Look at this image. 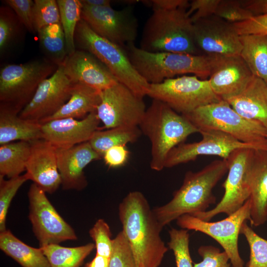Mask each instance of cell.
I'll use <instances>...</instances> for the list:
<instances>
[{"label":"cell","instance_id":"7bdbcfd3","mask_svg":"<svg viewBox=\"0 0 267 267\" xmlns=\"http://www.w3.org/2000/svg\"><path fill=\"white\" fill-rule=\"evenodd\" d=\"M220 0H193L189 2L187 13L192 22L215 14Z\"/></svg>","mask_w":267,"mask_h":267},{"label":"cell","instance_id":"f6af8a7d","mask_svg":"<svg viewBox=\"0 0 267 267\" xmlns=\"http://www.w3.org/2000/svg\"><path fill=\"white\" fill-rule=\"evenodd\" d=\"M239 35L245 34L267 35V13L233 24Z\"/></svg>","mask_w":267,"mask_h":267},{"label":"cell","instance_id":"5b68a950","mask_svg":"<svg viewBox=\"0 0 267 267\" xmlns=\"http://www.w3.org/2000/svg\"><path fill=\"white\" fill-rule=\"evenodd\" d=\"M138 73L149 84H157L179 75L192 74L207 80L210 74V56L176 52H151L134 43L124 47Z\"/></svg>","mask_w":267,"mask_h":267},{"label":"cell","instance_id":"d4e9b609","mask_svg":"<svg viewBox=\"0 0 267 267\" xmlns=\"http://www.w3.org/2000/svg\"><path fill=\"white\" fill-rule=\"evenodd\" d=\"M19 113L0 105V145L16 140L30 142L43 138L41 124L22 118Z\"/></svg>","mask_w":267,"mask_h":267},{"label":"cell","instance_id":"1f68e13d","mask_svg":"<svg viewBox=\"0 0 267 267\" xmlns=\"http://www.w3.org/2000/svg\"><path fill=\"white\" fill-rule=\"evenodd\" d=\"M40 45L49 61L58 66L67 56L64 33L60 23L45 26L37 32Z\"/></svg>","mask_w":267,"mask_h":267},{"label":"cell","instance_id":"4fadbf2b","mask_svg":"<svg viewBox=\"0 0 267 267\" xmlns=\"http://www.w3.org/2000/svg\"><path fill=\"white\" fill-rule=\"evenodd\" d=\"M28 196L29 219L40 247L77 239L74 229L59 214L45 192L35 183L30 185Z\"/></svg>","mask_w":267,"mask_h":267},{"label":"cell","instance_id":"c3c4849f","mask_svg":"<svg viewBox=\"0 0 267 267\" xmlns=\"http://www.w3.org/2000/svg\"><path fill=\"white\" fill-rule=\"evenodd\" d=\"M110 259L95 255L94 258L86 263L84 267H108Z\"/></svg>","mask_w":267,"mask_h":267},{"label":"cell","instance_id":"f35d334b","mask_svg":"<svg viewBox=\"0 0 267 267\" xmlns=\"http://www.w3.org/2000/svg\"><path fill=\"white\" fill-rule=\"evenodd\" d=\"M108 267H137L129 243L122 230L113 239Z\"/></svg>","mask_w":267,"mask_h":267},{"label":"cell","instance_id":"ee69618b","mask_svg":"<svg viewBox=\"0 0 267 267\" xmlns=\"http://www.w3.org/2000/svg\"><path fill=\"white\" fill-rule=\"evenodd\" d=\"M15 11L21 23L31 32H35L33 23V7L32 0H6L4 1Z\"/></svg>","mask_w":267,"mask_h":267},{"label":"cell","instance_id":"ffe728a7","mask_svg":"<svg viewBox=\"0 0 267 267\" xmlns=\"http://www.w3.org/2000/svg\"><path fill=\"white\" fill-rule=\"evenodd\" d=\"M65 74L74 83L101 91L118 83L109 68L91 53L76 49L62 64Z\"/></svg>","mask_w":267,"mask_h":267},{"label":"cell","instance_id":"ba28073f","mask_svg":"<svg viewBox=\"0 0 267 267\" xmlns=\"http://www.w3.org/2000/svg\"><path fill=\"white\" fill-rule=\"evenodd\" d=\"M57 67L45 60L4 66L0 71V105L20 113L30 101L40 84Z\"/></svg>","mask_w":267,"mask_h":267},{"label":"cell","instance_id":"60d3db41","mask_svg":"<svg viewBox=\"0 0 267 267\" xmlns=\"http://www.w3.org/2000/svg\"><path fill=\"white\" fill-rule=\"evenodd\" d=\"M202 261L194 264L193 267H232L229 257L224 252L211 245H202L198 249Z\"/></svg>","mask_w":267,"mask_h":267},{"label":"cell","instance_id":"ab89813d","mask_svg":"<svg viewBox=\"0 0 267 267\" xmlns=\"http://www.w3.org/2000/svg\"><path fill=\"white\" fill-rule=\"evenodd\" d=\"M215 15L232 24L247 20L254 16L242 6L240 0H220Z\"/></svg>","mask_w":267,"mask_h":267},{"label":"cell","instance_id":"d6986e66","mask_svg":"<svg viewBox=\"0 0 267 267\" xmlns=\"http://www.w3.org/2000/svg\"><path fill=\"white\" fill-rule=\"evenodd\" d=\"M96 111L82 119L63 118L41 124L43 138L57 149H66L88 142L99 129Z\"/></svg>","mask_w":267,"mask_h":267},{"label":"cell","instance_id":"5bb4252c","mask_svg":"<svg viewBox=\"0 0 267 267\" xmlns=\"http://www.w3.org/2000/svg\"><path fill=\"white\" fill-rule=\"evenodd\" d=\"M100 96L96 114L103 127L99 130L139 126L147 109L143 98L119 82L100 91Z\"/></svg>","mask_w":267,"mask_h":267},{"label":"cell","instance_id":"836d02e7","mask_svg":"<svg viewBox=\"0 0 267 267\" xmlns=\"http://www.w3.org/2000/svg\"><path fill=\"white\" fill-rule=\"evenodd\" d=\"M240 233L245 236L250 248L246 267H267V240L257 234L247 222L242 224Z\"/></svg>","mask_w":267,"mask_h":267},{"label":"cell","instance_id":"52a82bcc","mask_svg":"<svg viewBox=\"0 0 267 267\" xmlns=\"http://www.w3.org/2000/svg\"><path fill=\"white\" fill-rule=\"evenodd\" d=\"M75 42L80 49L99 59L119 83L136 95L141 98L147 95L150 84L135 69L124 48L97 35L83 19L77 25Z\"/></svg>","mask_w":267,"mask_h":267},{"label":"cell","instance_id":"d590c367","mask_svg":"<svg viewBox=\"0 0 267 267\" xmlns=\"http://www.w3.org/2000/svg\"><path fill=\"white\" fill-rule=\"evenodd\" d=\"M169 248L174 253L177 267H193L191 258L188 230L171 228L169 231Z\"/></svg>","mask_w":267,"mask_h":267},{"label":"cell","instance_id":"484cf974","mask_svg":"<svg viewBox=\"0 0 267 267\" xmlns=\"http://www.w3.org/2000/svg\"><path fill=\"white\" fill-rule=\"evenodd\" d=\"M100 92L82 84H74L69 100L54 115L40 123L58 119L85 118L96 111L100 102Z\"/></svg>","mask_w":267,"mask_h":267},{"label":"cell","instance_id":"ac0fdd59","mask_svg":"<svg viewBox=\"0 0 267 267\" xmlns=\"http://www.w3.org/2000/svg\"><path fill=\"white\" fill-rule=\"evenodd\" d=\"M210 56L208 81L213 91L222 99L239 94L254 76L240 54Z\"/></svg>","mask_w":267,"mask_h":267},{"label":"cell","instance_id":"681fc988","mask_svg":"<svg viewBox=\"0 0 267 267\" xmlns=\"http://www.w3.org/2000/svg\"><path fill=\"white\" fill-rule=\"evenodd\" d=\"M81 2L90 6H105L111 5L110 0H81Z\"/></svg>","mask_w":267,"mask_h":267},{"label":"cell","instance_id":"b9f144b4","mask_svg":"<svg viewBox=\"0 0 267 267\" xmlns=\"http://www.w3.org/2000/svg\"><path fill=\"white\" fill-rule=\"evenodd\" d=\"M13 15L4 9H0V50L1 53L11 44L16 31V23Z\"/></svg>","mask_w":267,"mask_h":267},{"label":"cell","instance_id":"83f0119b","mask_svg":"<svg viewBox=\"0 0 267 267\" xmlns=\"http://www.w3.org/2000/svg\"><path fill=\"white\" fill-rule=\"evenodd\" d=\"M240 40V55L253 75L267 84V35H242Z\"/></svg>","mask_w":267,"mask_h":267},{"label":"cell","instance_id":"4316f807","mask_svg":"<svg viewBox=\"0 0 267 267\" xmlns=\"http://www.w3.org/2000/svg\"><path fill=\"white\" fill-rule=\"evenodd\" d=\"M0 249L22 267H50L41 248L28 245L8 229L0 232Z\"/></svg>","mask_w":267,"mask_h":267},{"label":"cell","instance_id":"7a4b0ae2","mask_svg":"<svg viewBox=\"0 0 267 267\" xmlns=\"http://www.w3.org/2000/svg\"><path fill=\"white\" fill-rule=\"evenodd\" d=\"M228 172L226 159L216 160L202 170L186 173L183 183L167 204L153 209L162 228L185 215L207 211L216 198L213 189Z\"/></svg>","mask_w":267,"mask_h":267},{"label":"cell","instance_id":"9c48e42d","mask_svg":"<svg viewBox=\"0 0 267 267\" xmlns=\"http://www.w3.org/2000/svg\"><path fill=\"white\" fill-rule=\"evenodd\" d=\"M148 96L160 100L177 112L185 115L222 99L212 90L208 80L195 75L168 79L150 84Z\"/></svg>","mask_w":267,"mask_h":267},{"label":"cell","instance_id":"7dc6e473","mask_svg":"<svg viewBox=\"0 0 267 267\" xmlns=\"http://www.w3.org/2000/svg\"><path fill=\"white\" fill-rule=\"evenodd\" d=\"M140 1L151 6L153 10L161 9L166 10L178 9H188L190 2L187 0H141Z\"/></svg>","mask_w":267,"mask_h":267},{"label":"cell","instance_id":"e575fe53","mask_svg":"<svg viewBox=\"0 0 267 267\" xmlns=\"http://www.w3.org/2000/svg\"><path fill=\"white\" fill-rule=\"evenodd\" d=\"M28 180L26 173L8 180L0 176V232L6 229V216L10 203L19 188Z\"/></svg>","mask_w":267,"mask_h":267},{"label":"cell","instance_id":"277c9868","mask_svg":"<svg viewBox=\"0 0 267 267\" xmlns=\"http://www.w3.org/2000/svg\"><path fill=\"white\" fill-rule=\"evenodd\" d=\"M187 10H153L144 25L139 47L151 52L201 55L194 42L193 23Z\"/></svg>","mask_w":267,"mask_h":267},{"label":"cell","instance_id":"44dd1931","mask_svg":"<svg viewBox=\"0 0 267 267\" xmlns=\"http://www.w3.org/2000/svg\"><path fill=\"white\" fill-rule=\"evenodd\" d=\"M30 154L26 174L45 193L55 192L61 184L57 166L56 148L42 138L30 142Z\"/></svg>","mask_w":267,"mask_h":267},{"label":"cell","instance_id":"f546056e","mask_svg":"<svg viewBox=\"0 0 267 267\" xmlns=\"http://www.w3.org/2000/svg\"><path fill=\"white\" fill-rule=\"evenodd\" d=\"M31 151L30 142L18 141L0 145V176L9 178L26 171Z\"/></svg>","mask_w":267,"mask_h":267},{"label":"cell","instance_id":"603a6c76","mask_svg":"<svg viewBox=\"0 0 267 267\" xmlns=\"http://www.w3.org/2000/svg\"><path fill=\"white\" fill-rule=\"evenodd\" d=\"M248 183L251 202L250 222L259 226L267 221V151L254 150Z\"/></svg>","mask_w":267,"mask_h":267},{"label":"cell","instance_id":"2e32d148","mask_svg":"<svg viewBox=\"0 0 267 267\" xmlns=\"http://www.w3.org/2000/svg\"><path fill=\"white\" fill-rule=\"evenodd\" d=\"M193 38L201 55L240 54V35L232 23L213 15L193 23Z\"/></svg>","mask_w":267,"mask_h":267},{"label":"cell","instance_id":"9a60e30c","mask_svg":"<svg viewBox=\"0 0 267 267\" xmlns=\"http://www.w3.org/2000/svg\"><path fill=\"white\" fill-rule=\"evenodd\" d=\"M74 83L63 65L39 86L30 101L19 113L22 118L40 123L56 113L70 99Z\"/></svg>","mask_w":267,"mask_h":267},{"label":"cell","instance_id":"bcb514c9","mask_svg":"<svg viewBox=\"0 0 267 267\" xmlns=\"http://www.w3.org/2000/svg\"><path fill=\"white\" fill-rule=\"evenodd\" d=\"M130 151L126 145H120L111 147L104 153L102 158L110 168H118L124 165L129 158Z\"/></svg>","mask_w":267,"mask_h":267},{"label":"cell","instance_id":"4dcf8cb0","mask_svg":"<svg viewBox=\"0 0 267 267\" xmlns=\"http://www.w3.org/2000/svg\"><path fill=\"white\" fill-rule=\"evenodd\" d=\"M50 267H81L85 259L95 248L94 243L74 247L51 244L40 247Z\"/></svg>","mask_w":267,"mask_h":267},{"label":"cell","instance_id":"30bf717a","mask_svg":"<svg viewBox=\"0 0 267 267\" xmlns=\"http://www.w3.org/2000/svg\"><path fill=\"white\" fill-rule=\"evenodd\" d=\"M251 202L249 198L238 210L219 221H205L189 214L178 218L182 229L203 233L218 242L227 254L232 267H244L238 250V236L242 224L250 220Z\"/></svg>","mask_w":267,"mask_h":267},{"label":"cell","instance_id":"d6a6232c","mask_svg":"<svg viewBox=\"0 0 267 267\" xmlns=\"http://www.w3.org/2000/svg\"><path fill=\"white\" fill-rule=\"evenodd\" d=\"M60 23L65 37L67 56L76 51L75 35L79 22L82 19V3L79 0H57Z\"/></svg>","mask_w":267,"mask_h":267},{"label":"cell","instance_id":"e0dca14e","mask_svg":"<svg viewBox=\"0 0 267 267\" xmlns=\"http://www.w3.org/2000/svg\"><path fill=\"white\" fill-rule=\"evenodd\" d=\"M199 133L202 136L199 141L182 143L174 148L167 156L165 168L194 161L200 155H215L226 159L232 152L239 148L257 149L254 146L221 131L204 130Z\"/></svg>","mask_w":267,"mask_h":267},{"label":"cell","instance_id":"6da1fadb","mask_svg":"<svg viewBox=\"0 0 267 267\" xmlns=\"http://www.w3.org/2000/svg\"><path fill=\"white\" fill-rule=\"evenodd\" d=\"M119 216L137 267H159L169 248L160 235L163 228L144 195L129 192L119 205Z\"/></svg>","mask_w":267,"mask_h":267},{"label":"cell","instance_id":"cb8c5ba5","mask_svg":"<svg viewBox=\"0 0 267 267\" xmlns=\"http://www.w3.org/2000/svg\"><path fill=\"white\" fill-rule=\"evenodd\" d=\"M240 115L267 129V84L253 76L239 94L225 100Z\"/></svg>","mask_w":267,"mask_h":267},{"label":"cell","instance_id":"7c38bea8","mask_svg":"<svg viewBox=\"0 0 267 267\" xmlns=\"http://www.w3.org/2000/svg\"><path fill=\"white\" fill-rule=\"evenodd\" d=\"M254 150L242 148L231 153L226 159L228 174L222 184L224 192L222 199L212 209L191 215L210 221L221 213L229 216L243 206L250 197L248 175Z\"/></svg>","mask_w":267,"mask_h":267},{"label":"cell","instance_id":"8fae6325","mask_svg":"<svg viewBox=\"0 0 267 267\" xmlns=\"http://www.w3.org/2000/svg\"><path fill=\"white\" fill-rule=\"evenodd\" d=\"M82 5V19L97 35L123 48L134 43L138 22L133 6L128 5L117 10L111 5Z\"/></svg>","mask_w":267,"mask_h":267},{"label":"cell","instance_id":"f1b7e54d","mask_svg":"<svg viewBox=\"0 0 267 267\" xmlns=\"http://www.w3.org/2000/svg\"><path fill=\"white\" fill-rule=\"evenodd\" d=\"M142 134L138 126H120L96 131L89 141L92 149L102 158L105 152L116 145L136 141Z\"/></svg>","mask_w":267,"mask_h":267},{"label":"cell","instance_id":"3957f363","mask_svg":"<svg viewBox=\"0 0 267 267\" xmlns=\"http://www.w3.org/2000/svg\"><path fill=\"white\" fill-rule=\"evenodd\" d=\"M138 127L150 141V166L155 171L165 168L167 156L174 148L190 135L200 133L184 116L157 99H152Z\"/></svg>","mask_w":267,"mask_h":267},{"label":"cell","instance_id":"74e56055","mask_svg":"<svg viewBox=\"0 0 267 267\" xmlns=\"http://www.w3.org/2000/svg\"><path fill=\"white\" fill-rule=\"evenodd\" d=\"M94 242L96 254L110 259L112 252L113 239L108 224L103 219H98L89 230Z\"/></svg>","mask_w":267,"mask_h":267},{"label":"cell","instance_id":"7402d4cb","mask_svg":"<svg viewBox=\"0 0 267 267\" xmlns=\"http://www.w3.org/2000/svg\"><path fill=\"white\" fill-rule=\"evenodd\" d=\"M57 166L64 190H81L87 185L84 170L92 161L101 159L89 142L66 149H57Z\"/></svg>","mask_w":267,"mask_h":267},{"label":"cell","instance_id":"8992f818","mask_svg":"<svg viewBox=\"0 0 267 267\" xmlns=\"http://www.w3.org/2000/svg\"><path fill=\"white\" fill-rule=\"evenodd\" d=\"M200 131L216 130L227 134L257 149L267 151V129L247 119L223 99L183 115Z\"/></svg>","mask_w":267,"mask_h":267},{"label":"cell","instance_id":"8d00e7d4","mask_svg":"<svg viewBox=\"0 0 267 267\" xmlns=\"http://www.w3.org/2000/svg\"><path fill=\"white\" fill-rule=\"evenodd\" d=\"M33 23L35 32L52 24L60 23L59 10L55 0H35Z\"/></svg>","mask_w":267,"mask_h":267}]
</instances>
